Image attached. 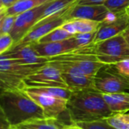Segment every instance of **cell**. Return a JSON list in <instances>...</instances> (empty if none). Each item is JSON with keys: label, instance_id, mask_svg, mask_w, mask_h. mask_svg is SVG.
Segmentation results:
<instances>
[{"label": "cell", "instance_id": "1", "mask_svg": "<svg viewBox=\"0 0 129 129\" xmlns=\"http://www.w3.org/2000/svg\"><path fill=\"white\" fill-rule=\"evenodd\" d=\"M67 113L71 124L103 119L113 114L103 94L95 88L73 91L67 101Z\"/></svg>", "mask_w": 129, "mask_h": 129}, {"label": "cell", "instance_id": "2", "mask_svg": "<svg viewBox=\"0 0 129 129\" xmlns=\"http://www.w3.org/2000/svg\"><path fill=\"white\" fill-rule=\"evenodd\" d=\"M0 112L13 127L35 119L45 118L42 109L23 90L1 91Z\"/></svg>", "mask_w": 129, "mask_h": 129}, {"label": "cell", "instance_id": "3", "mask_svg": "<svg viewBox=\"0 0 129 129\" xmlns=\"http://www.w3.org/2000/svg\"><path fill=\"white\" fill-rule=\"evenodd\" d=\"M46 63L23 64L15 60L6 58L0 55L1 91L23 90L25 88L24 79L38 71Z\"/></svg>", "mask_w": 129, "mask_h": 129}, {"label": "cell", "instance_id": "4", "mask_svg": "<svg viewBox=\"0 0 129 129\" xmlns=\"http://www.w3.org/2000/svg\"><path fill=\"white\" fill-rule=\"evenodd\" d=\"M94 88L102 94L129 91V78L118 72L114 64H104L94 76Z\"/></svg>", "mask_w": 129, "mask_h": 129}, {"label": "cell", "instance_id": "5", "mask_svg": "<svg viewBox=\"0 0 129 129\" xmlns=\"http://www.w3.org/2000/svg\"><path fill=\"white\" fill-rule=\"evenodd\" d=\"M94 54L104 64H115L129 58V46L122 34L95 44Z\"/></svg>", "mask_w": 129, "mask_h": 129}, {"label": "cell", "instance_id": "6", "mask_svg": "<svg viewBox=\"0 0 129 129\" xmlns=\"http://www.w3.org/2000/svg\"><path fill=\"white\" fill-rule=\"evenodd\" d=\"M76 4L77 1L65 9L38 21L20 42L30 44L36 43L41 38L48 34L54 29L60 26L66 21H67V15L69 12Z\"/></svg>", "mask_w": 129, "mask_h": 129}, {"label": "cell", "instance_id": "7", "mask_svg": "<svg viewBox=\"0 0 129 129\" xmlns=\"http://www.w3.org/2000/svg\"><path fill=\"white\" fill-rule=\"evenodd\" d=\"M23 82L25 88L60 87L68 88L61 76L60 71L49 62L38 71L26 77Z\"/></svg>", "mask_w": 129, "mask_h": 129}, {"label": "cell", "instance_id": "8", "mask_svg": "<svg viewBox=\"0 0 129 129\" xmlns=\"http://www.w3.org/2000/svg\"><path fill=\"white\" fill-rule=\"evenodd\" d=\"M49 60L69 63L79 69L82 73L93 77H94L98 71L104 65V63L98 60L95 54L83 53L78 49L49 58Z\"/></svg>", "mask_w": 129, "mask_h": 129}, {"label": "cell", "instance_id": "9", "mask_svg": "<svg viewBox=\"0 0 129 129\" xmlns=\"http://www.w3.org/2000/svg\"><path fill=\"white\" fill-rule=\"evenodd\" d=\"M49 2L17 15L14 25L10 33L15 44L20 42L31 28L42 19L44 11Z\"/></svg>", "mask_w": 129, "mask_h": 129}, {"label": "cell", "instance_id": "10", "mask_svg": "<svg viewBox=\"0 0 129 129\" xmlns=\"http://www.w3.org/2000/svg\"><path fill=\"white\" fill-rule=\"evenodd\" d=\"M2 56L15 60L23 64H42L48 62L49 58L41 57L36 51L33 44L21 43L15 44Z\"/></svg>", "mask_w": 129, "mask_h": 129}, {"label": "cell", "instance_id": "11", "mask_svg": "<svg viewBox=\"0 0 129 129\" xmlns=\"http://www.w3.org/2000/svg\"><path fill=\"white\" fill-rule=\"evenodd\" d=\"M33 45L39 54L46 58H51L60 54L70 53L79 48L74 36L60 42L47 43L36 42L33 43Z\"/></svg>", "mask_w": 129, "mask_h": 129}, {"label": "cell", "instance_id": "12", "mask_svg": "<svg viewBox=\"0 0 129 129\" xmlns=\"http://www.w3.org/2000/svg\"><path fill=\"white\" fill-rule=\"evenodd\" d=\"M26 92L42 109L46 118L60 119V114L67 112V100L36 93Z\"/></svg>", "mask_w": 129, "mask_h": 129}, {"label": "cell", "instance_id": "13", "mask_svg": "<svg viewBox=\"0 0 129 129\" xmlns=\"http://www.w3.org/2000/svg\"><path fill=\"white\" fill-rule=\"evenodd\" d=\"M129 28V16L125 13H119L116 19L112 22H101L94 40V43L103 42L110 38L123 34Z\"/></svg>", "mask_w": 129, "mask_h": 129}, {"label": "cell", "instance_id": "14", "mask_svg": "<svg viewBox=\"0 0 129 129\" xmlns=\"http://www.w3.org/2000/svg\"><path fill=\"white\" fill-rule=\"evenodd\" d=\"M110 11L104 5H78L70 10L67 20L73 19H88L103 22Z\"/></svg>", "mask_w": 129, "mask_h": 129}, {"label": "cell", "instance_id": "15", "mask_svg": "<svg viewBox=\"0 0 129 129\" xmlns=\"http://www.w3.org/2000/svg\"><path fill=\"white\" fill-rule=\"evenodd\" d=\"M61 76L68 88L72 91L87 88H94V77L93 76L82 73H61Z\"/></svg>", "mask_w": 129, "mask_h": 129}, {"label": "cell", "instance_id": "16", "mask_svg": "<svg viewBox=\"0 0 129 129\" xmlns=\"http://www.w3.org/2000/svg\"><path fill=\"white\" fill-rule=\"evenodd\" d=\"M70 124H66L60 119L40 118L35 119L17 125L18 129H64Z\"/></svg>", "mask_w": 129, "mask_h": 129}, {"label": "cell", "instance_id": "17", "mask_svg": "<svg viewBox=\"0 0 129 129\" xmlns=\"http://www.w3.org/2000/svg\"><path fill=\"white\" fill-rule=\"evenodd\" d=\"M103 96L113 113L129 111V93L128 92L103 94Z\"/></svg>", "mask_w": 129, "mask_h": 129}, {"label": "cell", "instance_id": "18", "mask_svg": "<svg viewBox=\"0 0 129 129\" xmlns=\"http://www.w3.org/2000/svg\"><path fill=\"white\" fill-rule=\"evenodd\" d=\"M23 91L27 92L36 93L39 94L51 96L59 98H63L65 100H69L72 91L69 88H60V87H44V88H24Z\"/></svg>", "mask_w": 129, "mask_h": 129}, {"label": "cell", "instance_id": "19", "mask_svg": "<svg viewBox=\"0 0 129 129\" xmlns=\"http://www.w3.org/2000/svg\"><path fill=\"white\" fill-rule=\"evenodd\" d=\"M51 1L53 0H19L14 5L8 8L6 13L8 15H18Z\"/></svg>", "mask_w": 129, "mask_h": 129}, {"label": "cell", "instance_id": "20", "mask_svg": "<svg viewBox=\"0 0 129 129\" xmlns=\"http://www.w3.org/2000/svg\"><path fill=\"white\" fill-rule=\"evenodd\" d=\"M76 26L77 33H94L101 26V22L88 19H73L71 20Z\"/></svg>", "mask_w": 129, "mask_h": 129}, {"label": "cell", "instance_id": "21", "mask_svg": "<svg viewBox=\"0 0 129 129\" xmlns=\"http://www.w3.org/2000/svg\"><path fill=\"white\" fill-rule=\"evenodd\" d=\"M105 119L113 128L129 129V113H113Z\"/></svg>", "mask_w": 129, "mask_h": 129}, {"label": "cell", "instance_id": "22", "mask_svg": "<svg viewBox=\"0 0 129 129\" xmlns=\"http://www.w3.org/2000/svg\"><path fill=\"white\" fill-rule=\"evenodd\" d=\"M76 1L77 0H53L50 2L44 11L42 19L46 18L60 11L65 9L68 6L75 3Z\"/></svg>", "mask_w": 129, "mask_h": 129}, {"label": "cell", "instance_id": "23", "mask_svg": "<svg viewBox=\"0 0 129 129\" xmlns=\"http://www.w3.org/2000/svg\"><path fill=\"white\" fill-rule=\"evenodd\" d=\"M72 36L73 35L67 32L61 26H59L54 29V30H52L51 32H50L48 34L43 36L42 38H41L37 42H40V43L56 42H60V41L67 39Z\"/></svg>", "mask_w": 129, "mask_h": 129}, {"label": "cell", "instance_id": "24", "mask_svg": "<svg viewBox=\"0 0 129 129\" xmlns=\"http://www.w3.org/2000/svg\"><path fill=\"white\" fill-rule=\"evenodd\" d=\"M104 5L110 11L119 14L125 12L126 8L128 7L129 0H107Z\"/></svg>", "mask_w": 129, "mask_h": 129}, {"label": "cell", "instance_id": "25", "mask_svg": "<svg viewBox=\"0 0 129 129\" xmlns=\"http://www.w3.org/2000/svg\"><path fill=\"white\" fill-rule=\"evenodd\" d=\"M74 125L83 129H115L110 126L105 119L93 122H83L75 123Z\"/></svg>", "mask_w": 129, "mask_h": 129}, {"label": "cell", "instance_id": "26", "mask_svg": "<svg viewBox=\"0 0 129 129\" xmlns=\"http://www.w3.org/2000/svg\"><path fill=\"white\" fill-rule=\"evenodd\" d=\"M17 18V15H8L0 17V34L10 33Z\"/></svg>", "mask_w": 129, "mask_h": 129}, {"label": "cell", "instance_id": "27", "mask_svg": "<svg viewBox=\"0 0 129 129\" xmlns=\"http://www.w3.org/2000/svg\"><path fill=\"white\" fill-rule=\"evenodd\" d=\"M96 33H77L74 35V37L79 46V48L88 46L94 43V40L96 36Z\"/></svg>", "mask_w": 129, "mask_h": 129}, {"label": "cell", "instance_id": "28", "mask_svg": "<svg viewBox=\"0 0 129 129\" xmlns=\"http://www.w3.org/2000/svg\"><path fill=\"white\" fill-rule=\"evenodd\" d=\"M14 45V40L10 33L0 34V55L8 51Z\"/></svg>", "mask_w": 129, "mask_h": 129}, {"label": "cell", "instance_id": "29", "mask_svg": "<svg viewBox=\"0 0 129 129\" xmlns=\"http://www.w3.org/2000/svg\"><path fill=\"white\" fill-rule=\"evenodd\" d=\"M115 67L122 76L129 78V58L124 59L114 64Z\"/></svg>", "mask_w": 129, "mask_h": 129}, {"label": "cell", "instance_id": "30", "mask_svg": "<svg viewBox=\"0 0 129 129\" xmlns=\"http://www.w3.org/2000/svg\"><path fill=\"white\" fill-rule=\"evenodd\" d=\"M60 26L63 29H65L67 32H68L69 33H70L71 35H73V36H74L75 34L77 33V30H76V26H75V24L73 23V22L72 20H67V21H66Z\"/></svg>", "mask_w": 129, "mask_h": 129}, {"label": "cell", "instance_id": "31", "mask_svg": "<svg viewBox=\"0 0 129 129\" xmlns=\"http://www.w3.org/2000/svg\"><path fill=\"white\" fill-rule=\"evenodd\" d=\"M107 0H77L78 5H104Z\"/></svg>", "mask_w": 129, "mask_h": 129}, {"label": "cell", "instance_id": "32", "mask_svg": "<svg viewBox=\"0 0 129 129\" xmlns=\"http://www.w3.org/2000/svg\"><path fill=\"white\" fill-rule=\"evenodd\" d=\"M19 0H0V9H8Z\"/></svg>", "mask_w": 129, "mask_h": 129}, {"label": "cell", "instance_id": "33", "mask_svg": "<svg viewBox=\"0 0 129 129\" xmlns=\"http://www.w3.org/2000/svg\"><path fill=\"white\" fill-rule=\"evenodd\" d=\"M1 127L0 129H9L11 125L9 124V122L7 121V119H5V117L4 116V115L1 113V124H0Z\"/></svg>", "mask_w": 129, "mask_h": 129}, {"label": "cell", "instance_id": "34", "mask_svg": "<svg viewBox=\"0 0 129 129\" xmlns=\"http://www.w3.org/2000/svg\"><path fill=\"white\" fill-rule=\"evenodd\" d=\"M122 35H123L125 39L126 40V42H127V43H128V45L129 46V28L127 30H125V31L123 33Z\"/></svg>", "mask_w": 129, "mask_h": 129}, {"label": "cell", "instance_id": "35", "mask_svg": "<svg viewBox=\"0 0 129 129\" xmlns=\"http://www.w3.org/2000/svg\"><path fill=\"white\" fill-rule=\"evenodd\" d=\"M70 127L71 129H83L82 128H80V127H79V126H77V125H74V124L70 125Z\"/></svg>", "mask_w": 129, "mask_h": 129}, {"label": "cell", "instance_id": "36", "mask_svg": "<svg viewBox=\"0 0 129 129\" xmlns=\"http://www.w3.org/2000/svg\"><path fill=\"white\" fill-rule=\"evenodd\" d=\"M125 13H126V14H128V15L129 16V6H128V7H127V8H126V9H125Z\"/></svg>", "mask_w": 129, "mask_h": 129}, {"label": "cell", "instance_id": "37", "mask_svg": "<svg viewBox=\"0 0 129 129\" xmlns=\"http://www.w3.org/2000/svg\"><path fill=\"white\" fill-rule=\"evenodd\" d=\"M64 129H71V128H70V125H67V127H66V128H65Z\"/></svg>", "mask_w": 129, "mask_h": 129}, {"label": "cell", "instance_id": "38", "mask_svg": "<svg viewBox=\"0 0 129 129\" xmlns=\"http://www.w3.org/2000/svg\"><path fill=\"white\" fill-rule=\"evenodd\" d=\"M9 129H16V128H15V127H13V126H11V128H10Z\"/></svg>", "mask_w": 129, "mask_h": 129}, {"label": "cell", "instance_id": "39", "mask_svg": "<svg viewBox=\"0 0 129 129\" xmlns=\"http://www.w3.org/2000/svg\"><path fill=\"white\" fill-rule=\"evenodd\" d=\"M15 128H16V127H15ZM16 129H18V128H16Z\"/></svg>", "mask_w": 129, "mask_h": 129}]
</instances>
